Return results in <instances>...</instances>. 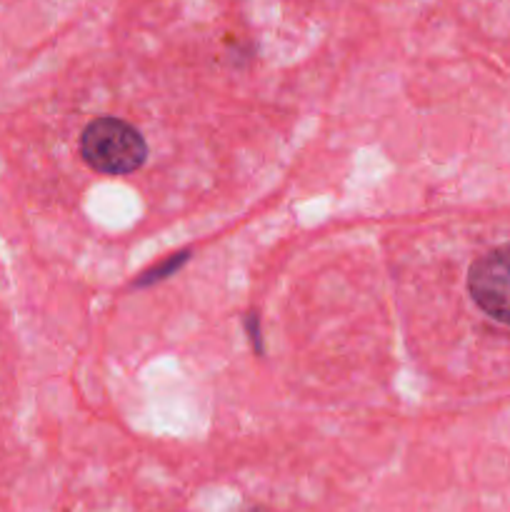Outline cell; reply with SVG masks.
Here are the masks:
<instances>
[{
    "instance_id": "1",
    "label": "cell",
    "mask_w": 510,
    "mask_h": 512,
    "mask_svg": "<svg viewBox=\"0 0 510 512\" xmlns=\"http://www.w3.org/2000/svg\"><path fill=\"white\" fill-rule=\"evenodd\" d=\"M80 155L98 173L128 175L148 160L145 138L130 123L118 118H95L80 135Z\"/></svg>"
},
{
    "instance_id": "2",
    "label": "cell",
    "mask_w": 510,
    "mask_h": 512,
    "mask_svg": "<svg viewBox=\"0 0 510 512\" xmlns=\"http://www.w3.org/2000/svg\"><path fill=\"white\" fill-rule=\"evenodd\" d=\"M468 293L485 315L510 325V245H500L470 265Z\"/></svg>"
}]
</instances>
